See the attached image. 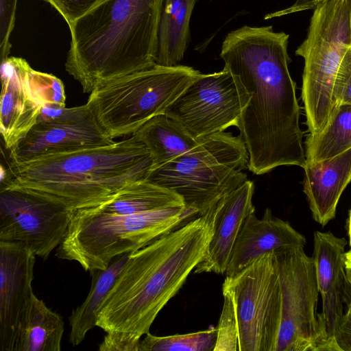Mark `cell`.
Returning <instances> with one entry per match:
<instances>
[{
    "label": "cell",
    "mask_w": 351,
    "mask_h": 351,
    "mask_svg": "<svg viewBox=\"0 0 351 351\" xmlns=\"http://www.w3.org/2000/svg\"><path fill=\"white\" fill-rule=\"evenodd\" d=\"M346 243L344 238L331 232L314 233L312 258L322 302L319 317L330 351H337L335 333L347 307L351 304V284L345 261Z\"/></svg>",
    "instance_id": "5bb4252c"
},
{
    "label": "cell",
    "mask_w": 351,
    "mask_h": 351,
    "mask_svg": "<svg viewBox=\"0 0 351 351\" xmlns=\"http://www.w3.org/2000/svg\"><path fill=\"white\" fill-rule=\"evenodd\" d=\"M254 184L246 180L225 193L215 205L213 233L204 259L195 274H225L232 250L246 217L255 208L252 204Z\"/></svg>",
    "instance_id": "e0dca14e"
},
{
    "label": "cell",
    "mask_w": 351,
    "mask_h": 351,
    "mask_svg": "<svg viewBox=\"0 0 351 351\" xmlns=\"http://www.w3.org/2000/svg\"><path fill=\"white\" fill-rule=\"evenodd\" d=\"M190 217L184 206L132 215L77 210L73 212L56 256L76 261L86 271L104 269L117 256L145 246Z\"/></svg>",
    "instance_id": "5b68a950"
},
{
    "label": "cell",
    "mask_w": 351,
    "mask_h": 351,
    "mask_svg": "<svg viewBox=\"0 0 351 351\" xmlns=\"http://www.w3.org/2000/svg\"><path fill=\"white\" fill-rule=\"evenodd\" d=\"M201 74L189 66L156 64L95 89L86 104L110 138L132 135L152 118L165 114Z\"/></svg>",
    "instance_id": "52a82bcc"
},
{
    "label": "cell",
    "mask_w": 351,
    "mask_h": 351,
    "mask_svg": "<svg viewBox=\"0 0 351 351\" xmlns=\"http://www.w3.org/2000/svg\"><path fill=\"white\" fill-rule=\"evenodd\" d=\"M32 70L22 58L9 56L1 62L0 132L8 149L25 136L45 107Z\"/></svg>",
    "instance_id": "2e32d148"
},
{
    "label": "cell",
    "mask_w": 351,
    "mask_h": 351,
    "mask_svg": "<svg viewBox=\"0 0 351 351\" xmlns=\"http://www.w3.org/2000/svg\"><path fill=\"white\" fill-rule=\"evenodd\" d=\"M306 244V238L286 221L275 217L270 208L259 219L256 211L245 219L239 232L226 271L232 276L263 256L278 250Z\"/></svg>",
    "instance_id": "ac0fdd59"
},
{
    "label": "cell",
    "mask_w": 351,
    "mask_h": 351,
    "mask_svg": "<svg viewBox=\"0 0 351 351\" xmlns=\"http://www.w3.org/2000/svg\"><path fill=\"white\" fill-rule=\"evenodd\" d=\"M64 330L62 317L33 292L19 328L14 351H60Z\"/></svg>",
    "instance_id": "ffe728a7"
},
{
    "label": "cell",
    "mask_w": 351,
    "mask_h": 351,
    "mask_svg": "<svg viewBox=\"0 0 351 351\" xmlns=\"http://www.w3.org/2000/svg\"><path fill=\"white\" fill-rule=\"evenodd\" d=\"M182 206L184 203L178 194L145 179L127 186L110 199L88 209L98 213L132 215Z\"/></svg>",
    "instance_id": "cb8c5ba5"
},
{
    "label": "cell",
    "mask_w": 351,
    "mask_h": 351,
    "mask_svg": "<svg viewBox=\"0 0 351 351\" xmlns=\"http://www.w3.org/2000/svg\"><path fill=\"white\" fill-rule=\"evenodd\" d=\"M345 261L348 278L351 284V252L349 250L346 252Z\"/></svg>",
    "instance_id": "836d02e7"
},
{
    "label": "cell",
    "mask_w": 351,
    "mask_h": 351,
    "mask_svg": "<svg viewBox=\"0 0 351 351\" xmlns=\"http://www.w3.org/2000/svg\"><path fill=\"white\" fill-rule=\"evenodd\" d=\"M133 134L150 152L152 170L193 149L201 140L194 138L180 123L165 114L152 118Z\"/></svg>",
    "instance_id": "44dd1931"
},
{
    "label": "cell",
    "mask_w": 351,
    "mask_h": 351,
    "mask_svg": "<svg viewBox=\"0 0 351 351\" xmlns=\"http://www.w3.org/2000/svg\"><path fill=\"white\" fill-rule=\"evenodd\" d=\"M73 212L29 193L0 190V241L20 243L46 260L63 240Z\"/></svg>",
    "instance_id": "4fadbf2b"
},
{
    "label": "cell",
    "mask_w": 351,
    "mask_h": 351,
    "mask_svg": "<svg viewBox=\"0 0 351 351\" xmlns=\"http://www.w3.org/2000/svg\"><path fill=\"white\" fill-rule=\"evenodd\" d=\"M99 346L100 351H138L141 340L122 332H108Z\"/></svg>",
    "instance_id": "4dcf8cb0"
},
{
    "label": "cell",
    "mask_w": 351,
    "mask_h": 351,
    "mask_svg": "<svg viewBox=\"0 0 351 351\" xmlns=\"http://www.w3.org/2000/svg\"><path fill=\"white\" fill-rule=\"evenodd\" d=\"M223 305L217 328L213 351H238V324L234 302L230 292L222 289Z\"/></svg>",
    "instance_id": "4316f807"
},
{
    "label": "cell",
    "mask_w": 351,
    "mask_h": 351,
    "mask_svg": "<svg viewBox=\"0 0 351 351\" xmlns=\"http://www.w3.org/2000/svg\"><path fill=\"white\" fill-rule=\"evenodd\" d=\"M217 339V328L184 335L158 337L150 332L141 340L138 351H210Z\"/></svg>",
    "instance_id": "484cf974"
},
{
    "label": "cell",
    "mask_w": 351,
    "mask_h": 351,
    "mask_svg": "<svg viewBox=\"0 0 351 351\" xmlns=\"http://www.w3.org/2000/svg\"><path fill=\"white\" fill-rule=\"evenodd\" d=\"M289 37L271 25H244L222 43L224 68L250 96L237 128L248 153L247 167L256 175L306 164L296 86L289 70Z\"/></svg>",
    "instance_id": "6da1fadb"
},
{
    "label": "cell",
    "mask_w": 351,
    "mask_h": 351,
    "mask_svg": "<svg viewBox=\"0 0 351 351\" xmlns=\"http://www.w3.org/2000/svg\"><path fill=\"white\" fill-rule=\"evenodd\" d=\"M304 192L313 217L322 226L335 217L339 198L351 181V148L326 160L306 162Z\"/></svg>",
    "instance_id": "d6986e66"
},
{
    "label": "cell",
    "mask_w": 351,
    "mask_h": 351,
    "mask_svg": "<svg viewBox=\"0 0 351 351\" xmlns=\"http://www.w3.org/2000/svg\"><path fill=\"white\" fill-rule=\"evenodd\" d=\"M306 162L332 158L351 148V104L332 108L325 126L305 141Z\"/></svg>",
    "instance_id": "d4e9b609"
},
{
    "label": "cell",
    "mask_w": 351,
    "mask_h": 351,
    "mask_svg": "<svg viewBox=\"0 0 351 351\" xmlns=\"http://www.w3.org/2000/svg\"><path fill=\"white\" fill-rule=\"evenodd\" d=\"M214 217L215 206L131 252L104 301L96 326L138 340L149 332L160 311L204 259Z\"/></svg>",
    "instance_id": "7a4b0ae2"
},
{
    "label": "cell",
    "mask_w": 351,
    "mask_h": 351,
    "mask_svg": "<svg viewBox=\"0 0 351 351\" xmlns=\"http://www.w3.org/2000/svg\"><path fill=\"white\" fill-rule=\"evenodd\" d=\"M130 253L114 258L108 267L89 272L91 286L83 303L73 311L69 317L71 331L69 342L73 346L81 343L86 333L97 326V319L104 300L112 288Z\"/></svg>",
    "instance_id": "603a6c76"
},
{
    "label": "cell",
    "mask_w": 351,
    "mask_h": 351,
    "mask_svg": "<svg viewBox=\"0 0 351 351\" xmlns=\"http://www.w3.org/2000/svg\"><path fill=\"white\" fill-rule=\"evenodd\" d=\"M274 252L281 290L275 351H330L317 311L319 293L312 257L306 255L302 246Z\"/></svg>",
    "instance_id": "9c48e42d"
},
{
    "label": "cell",
    "mask_w": 351,
    "mask_h": 351,
    "mask_svg": "<svg viewBox=\"0 0 351 351\" xmlns=\"http://www.w3.org/2000/svg\"><path fill=\"white\" fill-rule=\"evenodd\" d=\"M332 99L333 108L339 104H351V47L339 67L333 86Z\"/></svg>",
    "instance_id": "f1b7e54d"
},
{
    "label": "cell",
    "mask_w": 351,
    "mask_h": 351,
    "mask_svg": "<svg viewBox=\"0 0 351 351\" xmlns=\"http://www.w3.org/2000/svg\"><path fill=\"white\" fill-rule=\"evenodd\" d=\"M114 142L101 128L86 104L61 109L44 108L34 126L9 149L10 162L23 164Z\"/></svg>",
    "instance_id": "7c38bea8"
},
{
    "label": "cell",
    "mask_w": 351,
    "mask_h": 351,
    "mask_svg": "<svg viewBox=\"0 0 351 351\" xmlns=\"http://www.w3.org/2000/svg\"><path fill=\"white\" fill-rule=\"evenodd\" d=\"M326 1L328 0H295V3L289 8L265 14L264 19L267 20L308 10H315Z\"/></svg>",
    "instance_id": "d6a6232c"
},
{
    "label": "cell",
    "mask_w": 351,
    "mask_h": 351,
    "mask_svg": "<svg viewBox=\"0 0 351 351\" xmlns=\"http://www.w3.org/2000/svg\"><path fill=\"white\" fill-rule=\"evenodd\" d=\"M250 96L239 79L223 68L202 73L165 114L199 138L237 127Z\"/></svg>",
    "instance_id": "8fae6325"
},
{
    "label": "cell",
    "mask_w": 351,
    "mask_h": 351,
    "mask_svg": "<svg viewBox=\"0 0 351 351\" xmlns=\"http://www.w3.org/2000/svg\"><path fill=\"white\" fill-rule=\"evenodd\" d=\"M36 255L20 243L0 241V350L14 351L19 328L34 292Z\"/></svg>",
    "instance_id": "9a60e30c"
},
{
    "label": "cell",
    "mask_w": 351,
    "mask_h": 351,
    "mask_svg": "<svg viewBox=\"0 0 351 351\" xmlns=\"http://www.w3.org/2000/svg\"><path fill=\"white\" fill-rule=\"evenodd\" d=\"M49 3L69 27L108 0H42Z\"/></svg>",
    "instance_id": "83f0119b"
},
{
    "label": "cell",
    "mask_w": 351,
    "mask_h": 351,
    "mask_svg": "<svg viewBox=\"0 0 351 351\" xmlns=\"http://www.w3.org/2000/svg\"><path fill=\"white\" fill-rule=\"evenodd\" d=\"M248 153L241 136L220 132L152 170L147 180L178 194L191 215H203L227 192L247 179Z\"/></svg>",
    "instance_id": "8992f818"
},
{
    "label": "cell",
    "mask_w": 351,
    "mask_h": 351,
    "mask_svg": "<svg viewBox=\"0 0 351 351\" xmlns=\"http://www.w3.org/2000/svg\"><path fill=\"white\" fill-rule=\"evenodd\" d=\"M152 166L150 152L132 134L109 145L9 162L1 189L25 192L73 212L99 205L147 179Z\"/></svg>",
    "instance_id": "3957f363"
},
{
    "label": "cell",
    "mask_w": 351,
    "mask_h": 351,
    "mask_svg": "<svg viewBox=\"0 0 351 351\" xmlns=\"http://www.w3.org/2000/svg\"><path fill=\"white\" fill-rule=\"evenodd\" d=\"M164 0H108L69 27L67 73L85 93L156 64Z\"/></svg>",
    "instance_id": "277c9868"
},
{
    "label": "cell",
    "mask_w": 351,
    "mask_h": 351,
    "mask_svg": "<svg viewBox=\"0 0 351 351\" xmlns=\"http://www.w3.org/2000/svg\"><path fill=\"white\" fill-rule=\"evenodd\" d=\"M335 341L337 351H351V304L337 327Z\"/></svg>",
    "instance_id": "1f68e13d"
},
{
    "label": "cell",
    "mask_w": 351,
    "mask_h": 351,
    "mask_svg": "<svg viewBox=\"0 0 351 351\" xmlns=\"http://www.w3.org/2000/svg\"><path fill=\"white\" fill-rule=\"evenodd\" d=\"M198 1L164 0L156 64L172 66L184 58L190 38L191 17Z\"/></svg>",
    "instance_id": "7402d4cb"
},
{
    "label": "cell",
    "mask_w": 351,
    "mask_h": 351,
    "mask_svg": "<svg viewBox=\"0 0 351 351\" xmlns=\"http://www.w3.org/2000/svg\"><path fill=\"white\" fill-rule=\"evenodd\" d=\"M348 237H349V244H350V252H351V209L349 213V217L348 220Z\"/></svg>",
    "instance_id": "e575fe53"
},
{
    "label": "cell",
    "mask_w": 351,
    "mask_h": 351,
    "mask_svg": "<svg viewBox=\"0 0 351 351\" xmlns=\"http://www.w3.org/2000/svg\"><path fill=\"white\" fill-rule=\"evenodd\" d=\"M17 0H0V59L9 57L10 37L14 29Z\"/></svg>",
    "instance_id": "f546056e"
},
{
    "label": "cell",
    "mask_w": 351,
    "mask_h": 351,
    "mask_svg": "<svg viewBox=\"0 0 351 351\" xmlns=\"http://www.w3.org/2000/svg\"><path fill=\"white\" fill-rule=\"evenodd\" d=\"M350 47L351 0H328L317 6L295 51L304 60L302 98L309 134L319 132L329 119L335 77Z\"/></svg>",
    "instance_id": "ba28073f"
},
{
    "label": "cell",
    "mask_w": 351,
    "mask_h": 351,
    "mask_svg": "<svg viewBox=\"0 0 351 351\" xmlns=\"http://www.w3.org/2000/svg\"><path fill=\"white\" fill-rule=\"evenodd\" d=\"M230 292L238 324V351H275L281 308L279 270L274 252L266 253L232 276Z\"/></svg>",
    "instance_id": "30bf717a"
}]
</instances>
